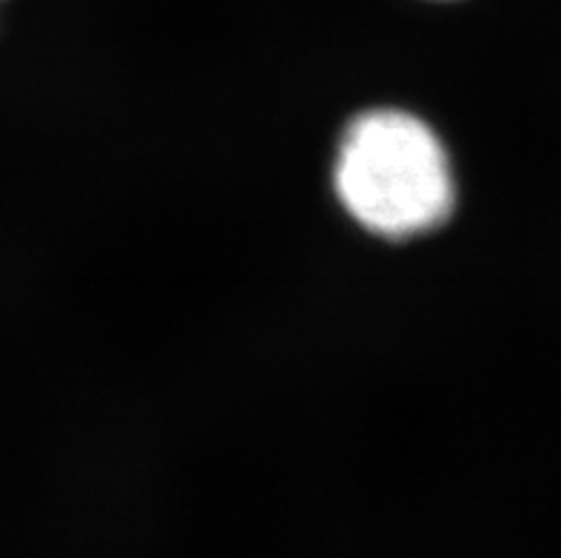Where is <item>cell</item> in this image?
Instances as JSON below:
<instances>
[{
    "mask_svg": "<svg viewBox=\"0 0 561 558\" xmlns=\"http://www.w3.org/2000/svg\"><path fill=\"white\" fill-rule=\"evenodd\" d=\"M334 191L356 226L385 240L434 231L456 205L454 166L439 135L399 109H374L348 123Z\"/></svg>",
    "mask_w": 561,
    "mask_h": 558,
    "instance_id": "1",
    "label": "cell"
}]
</instances>
